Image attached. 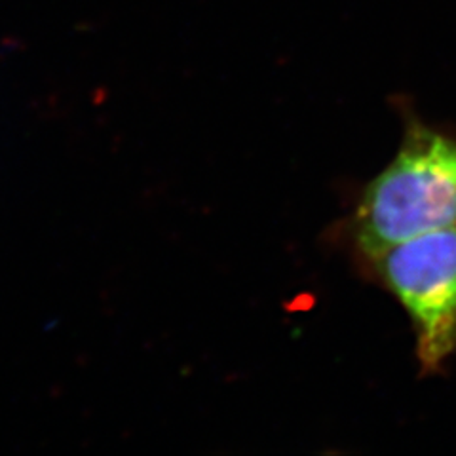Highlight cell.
Returning a JSON list of instances; mask_svg holds the SVG:
<instances>
[{"mask_svg":"<svg viewBox=\"0 0 456 456\" xmlns=\"http://www.w3.org/2000/svg\"><path fill=\"white\" fill-rule=\"evenodd\" d=\"M352 236L367 259L428 232L456 226V139L411 118L395 159L367 184Z\"/></svg>","mask_w":456,"mask_h":456,"instance_id":"cell-1","label":"cell"},{"mask_svg":"<svg viewBox=\"0 0 456 456\" xmlns=\"http://www.w3.org/2000/svg\"><path fill=\"white\" fill-rule=\"evenodd\" d=\"M407 312L422 375L456 352V226L399 241L369 259Z\"/></svg>","mask_w":456,"mask_h":456,"instance_id":"cell-2","label":"cell"}]
</instances>
